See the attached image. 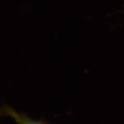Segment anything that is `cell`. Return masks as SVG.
<instances>
[{"mask_svg": "<svg viewBox=\"0 0 124 124\" xmlns=\"http://www.w3.org/2000/svg\"><path fill=\"white\" fill-rule=\"evenodd\" d=\"M1 112L4 115L12 118L17 124H48L43 121L32 119L23 113L22 114L16 112L8 106H4L1 109Z\"/></svg>", "mask_w": 124, "mask_h": 124, "instance_id": "1", "label": "cell"}]
</instances>
